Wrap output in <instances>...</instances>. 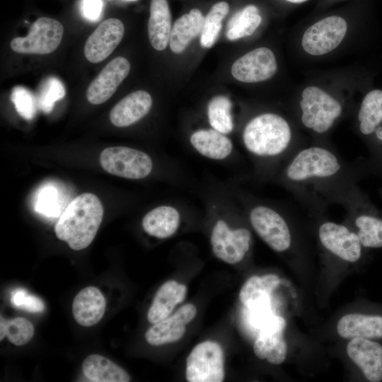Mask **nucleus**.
Masks as SVG:
<instances>
[{
  "mask_svg": "<svg viewBox=\"0 0 382 382\" xmlns=\"http://www.w3.org/2000/svg\"><path fill=\"white\" fill-rule=\"evenodd\" d=\"M347 212L364 248H382V215L357 184L339 202Z\"/></svg>",
  "mask_w": 382,
  "mask_h": 382,
  "instance_id": "4",
  "label": "nucleus"
},
{
  "mask_svg": "<svg viewBox=\"0 0 382 382\" xmlns=\"http://www.w3.org/2000/svg\"><path fill=\"white\" fill-rule=\"evenodd\" d=\"M243 143L246 151L255 158L268 163L280 164L299 148L293 129L282 116L265 112L253 117L245 126Z\"/></svg>",
  "mask_w": 382,
  "mask_h": 382,
  "instance_id": "2",
  "label": "nucleus"
},
{
  "mask_svg": "<svg viewBox=\"0 0 382 382\" xmlns=\"http://www.w3.org/2000/svg\"><path fill=\"white\" fill-rule=\"evenodd\" d=\"M318 238L329 253L347 262H355L361 255L362 245L357 233L345 224L321 220Z\"/></svg>",
  "mask_w": 382,
  "mask_h": 382,
  "instance_id": "10",
  "label": "nucleus"
},
{
  "mask_svg": "<svg viewBox=\"0 0 382 382\" xmlns=\"http://www.w3.org/2000/svg\"><path fill=\"white\" fill-rule=\"evenodd\" d=\"M82 371L94 382H128L130 376L122 367L99 354H91L83 361Z\"/></svg>",
  "mask_w": 382,
  "mask_h": 382,
  "instance_id": "26",
  "label": "nucleus"
},
{
  "mask_svg": "<svg viewBox=\"0 0 382 382\" xmlns=\"http://www.w3.org/2000/svg\"><path fill=\"white\" fill-rule=\"evenodd\" d=\"M129 71L130 64L126 58L117 57L112 59L88 86L86 91L88 101L93 105L107 101L128 76Z\"/></svg>",
  "mask_w": 382,
  "mask_h": 382,
  "instance_id": "16",
  "label": "nucleus"
},
{
  "mask_svg": "<svg viewBox=\"0 0 382 382\" xmlns=\"http://www.w3.org/2000/svg\"><path fill=\"white\" fill-rule=\"evenodd\" d=\"M99 160L106 172L127 179L144 178L153 168L146 153L127 146L108 147L100 153Z\"/></svg>",
  "mask_w": 382,
  "mask_h": 382,
  "instance_id": "8",
  "label": "nucleus"
},
{
  "mask_svg": "<svg viewBox=\"0 0 382 382\" xmlns=\"http://www.w3.org/2000/svg\"><path fill=\"white\" fill-rule=\"evenodd\" d=\"M105 304V297L98 288L86 287L74 299L72 303L74 318L81 326H93L103 318Z\"/></svg>",
  "mask_w": 382,
  "mask_h": 382,
  "instance_id": "19",
  "label": "nucleus"
},
{
  "mask_svg": "<svg viewBox=\"0 0 382 382\" xmlns=\"http://www.w3.org/2000/svg\"><path fill=\"white\" fill-rule=\"evenodd\" d=\"M151 106L152 98L148 92L142 90L132 92L112 108L110 122L118 127L130 126L146 116Z\"/></svg>",
  "mask_w": 382,
  "mask_h": 382,
  "instance_id": "18",
  "label": "nucleus"
},
{
  "mask_svg": "<svg viewBox=\"0 0 382 382\" xmlns=\"http://www.w3.org/2000/svg\"><path fill=\"white\" fill-rule=\"evenodd\" d=\"M231 103L224 96H217L212 98L207 106V116L212 129L229 134L233 129V122L231 114Z\"/></svg>",
  "mask_w": 382,
  "mask_h": 382,
  "instance_id": "31",
  "label": "nucleus"
},
{
  "mask_svg": "<svg viewBox=\"0 0 382 382\" xmlns=\"http://www.w3.org/2000/svg\"><path fill=\"white\" fill-rule=\"evenodd\" d=\"M103 8L102 0H82L81 11L82 16L91 21H96L100 18Z\"/></svg>",
  "mask_w": 382,
  "mask_h": 382,
  "instance_id": "38",
  "label": "nucleus"
},
{
  "mask_svg": "<svg viewBox=\"0 0 382 382\" xmlns=\"http://www.w3.org/2000/svg\"><path fill=\"white\" fill-rule=\"evenodd\" d=\"M192 147L202 156L212 160H223L231 155L233 143L226 134L214 129H199L190 139Z\"/></svg>",
  "mask_w": 382,
  "mask_h": 382,
  "instance_id": "22",
  "label": "nucleus"
},
{
  "mask_svg": "<svg viewBox=\"0 0 382 382\" xmlns=\"http://www.w3.org/2000/svg\"><path fill=\"white\" fill-rule=\"evenodd\" d=\"M347 30L346 21L337 16L323 18L303 33L302 47L311 55H323L335 49L342 41Z\"/></svg>",
  "mask_w": 382,
  "mask_h": 382,
  "instance_id": "12",
  "label": "nucleus"
},
{
  "mask_svg": "<svg viewBox=\"0 0 382 382\" xmlns=\"http://www.w3.org/2000/svg\"><path fill=\"white\" fill-rule=\"evenodd\" d=\"M125 27L121 21L108 18L103 21L88 37L84 55L91 63H98L114 51L121 42Z\"/></svg>",
  "mask_w": 382,
  "mask_h": 382,
  "instance_id": "15",
  "label": "nucleus"
},
{
  "mask_svg": "<svg viewBox=\"0 0 382 382\" xmlns=\"http://www.w3.org/2000/svg\"><path fill=\"white\" fill-rule=\"evenodd\" d=\"M210 241L214 255L228 264L240 262L249 251L251 233L245 227L231 228L222 219L217 220Z\"/></svg>",
  "mask_w": 382,
  "mask_h": 382,
  "instance_id": "11",
  "label": "nucleus"
},
{
  "mask_svg": "<svg viewBox=\"0 0 382 382\" xmlns=\"http://www.w3.org/2000/svg\"><path fill=\"white\" fill-rule=\"evenodd\" d=\"M262 22L259 9L248 5L235 13L226 24V37L230 40L251 35Z\"/></svg>",
  "mask_w": 382,
  "mask_h": 382,
  "instance_id": "29",
  "label": "nucleus"
},
{
  "mask_svg": "<svg viewBox=\"0 0 382 382\" xmlns=\"http://www.w3.org/2000/svg\"><path fill=\"white\" fill-rule=\"evenodd\" d=\"M359 130L367 139L382 124V90L374 89L366 94L357 114Z\"/></svg>",
  "mask_w": 382,
  "mask_h": 382,
  "instance_id": "28",
  "label": "nucleus"
},
{
  "mask_svg": "<svg viewBox=\"0 0 382 382\" xmlns=\"http://www.w3.org/2000/svg\"><path fill=\"white\" fill-rule=\"evenodd\" d=\"M229 6L225 1L215 4L204 18L200 34V45L204 48L212 47L216 42L222 28V21L228 14Z\"/></svg>",
  "mask_w": 382,
  "mask_h": 382,
  "instance_id": "32",
  "label": "nucleus"
},
{
  "mask_svg": "<svg viewBox=\"0 0 382 382\" xmlns=\"http://www.w3.org/2000/svg\"><path fill=\"white\" fill-rule=\"evenodd\" d=\"M34 335L32 323L23 317L6 320L1 316L0 340L6 337L9 342L16 346L27 344Z\"/></svg>",
  "mask_w": 382,
  "mask_h": 382,
  "instance_id": "33",
  "label": "nucleus"
},
{
  "mask_svg": "<svg viewBox=\"0 0 382 382\" xmlns=\"http://www.w3.org/2000/svg\"><path fill=\"white\" fill-rule=\"evenodd\" d=\"M11 100L18 114L25 120H32L36 113L37 99L26 88L17 86L11 92Z\"/></svg>",
  "mask_w": 382,
  "mask_h": 382,
  "instance_id": "35",
  "label": "nucleus"
},
{
  "mask_svg": "<svg viewBox=\"0 0 382 382\" xmlns=\"http://www.w3.org/2000/svg\"><path fill=\"white\" fill-rule=\"evenodd\" d=\"M59 193L52 185H46L38 192L35 210L47 216H58L61 212Z\"/></svg>",
  "mask_w": 382,
  "mask_h": 382,
  "instance_id": "36",
  "label": "nucleus"
},
{
  "mask_svg": "<svg viewBox=\"0 0 382 382\" xmlns=\"http://www.w3.org/2000/svg\"><path fill=\"white\" fill-rule=\"evenodd\" d=\"M357 167L322 144L299 147L282 165L280 183L312 214H323L359 178Z\"/></svg>",
  "mask_w": 382,
  "mask_h": 382,
  "instance_id": "1",
  "label": "nucleus"
},
{
  "mask_svg": "<svg viewBox=\"0 0 382 382\" xmlns=\"http://www.w3.org/2000/svg\"><path fill=\"white\" fill-rule=\"evenodd\" d=\"M185 377L189 382H221L224 380V353L213 341L197 344L186 360Z\"/></svg>",
  "mask_w": 382,
  "mask_h": 382,
  "instance_id": "7",
  "label": "nucleus"
},
{
  "mask_svg": "<svg viewBox=\"0 0 382 382\" xmlns=\"http://www.w3.org/2000/svg\"><path fill=\"white\" fill-rule=\"evenodd\" d=\"M103 217V207L93 194L74 198L55 225L57 237L75 250L87 248L93 241Z\"/></svg>",
  "mask_w": 382,
  "mask_h": 382,
  "instance_id": "3",
  "label": "nucleus"
},
{
  "mask_svg": "<svg viewBox=\"0 0 382 382\" xmlns=\"http://www.w3.org/2000/svg\"><path fill=\"white\" fill-rule=\"evenodd\" d=\"M289 2H291V3H295V4H299V3H302V2H304V1H306L308 0H286Z\"/></svg>",
  "mask_w": 382,
  "mask_h": 382,
  "instance_id": "39",
  "label": "nucleus"
},
{
  "mask_svg": "<svg viewBox=\"0 0 382 382\" xmlns=\"http://www.w3.org/2000/svg\"><path fill=\"white\" fill-rule=\"evenodd\" d=\"M349 359L369 381H382V346L364 338L352 339L347 346Z\"/></svg>",
  "mask_w": 382,
  "mask_h": 382,
  "instance_id": "17",
  "label": "nucleus"
},
{
  "mask_svg": "<svg viewBox=\"0 0 382 382\" xmlns=\"http://www.w3.org/2000/svg\"><path fill=\"white\" fill-rule=\"evenodd\" d=\"M127 1H137V0H127Z\"/></svg>",
  "mask_w": 382,
  "mask_h": 382,
  "instance_id": "40",
  "label": "nucleus"
},
{
  "mask_svg": "<svg viewBox=\"0 0 382 382\" xmlns=\"http://www.w3.org/2000/svg\"><path fill=\"white\" fill-rule=\"evenodd\" d=\"M280 283L279 277L274 274L262 277L253 276L248 279L241 287L239 299L248 308L254 302L264 297L270 296Z\"/></svg>",
  "mask_w": 382,
  "mask_h": 382,
  "instance_id": "30",
  "label": "nucleus"
},
{
  "mask_svg": "<svg viewBox=\"0 0 382 382\" xmlns=\"http://www.w3.org/2000/svg\"><path fill=\"white\" fill-rule=\"evenodd\" d=\"M186 293V286L175 280H169L163 284L149 308V322L154 324L168 317L175 307L184 301Z\"/></svg>",
  "mask_w": 382,
  "mask_h": 382,
  "instance_id": "21",
  "label": "nucleus"
},
{
  "mask_svg": "<svg viewBox=\"0 0 382 382\" xmlns=\"http://www.w3.org/2000/svg\"><path fill=\"white\" fill-rule=\"evenodd\" d=\"M277 65L274 53L267 47L256 48L234 62L231 74L238 81L256 83L272 78Z\"/></svg>",
  "mask_w": 382,
  "mask_h": 382,
  "instance_id": "14",
  "label": "nucleus"
},
{
  "mask_svg": "<svg viewBox=\"0 0 382 382\" xmlns=\"http://www.w3.org/2000/svg\"><path fill=\"white\" fill-rule=\"evenodd\" d=\"M338 335L345 339L382 338V316L349 313L337 323Z\"/></svg>",
  "mask_w": 382,
  "mask_h": 382,
  "instance_id": "20",
  "label": "nucleus"
},
{
  "mask_svg": "<svg viewBox=\"0 0 382 382\" xmlns=\"http://www.w3.org/2000/svg\"><path fill=\"white\" fill-rule=\"evenodd\" d=\"M204 21L202 12L197 8L192 9L177 19L170 32V50L176 54L183 52L190 42L201 33Z\"/></svg>",
  "mask_w": 382,
  "mask_h": 382,
  "instance_id": "25",
  "label": "nucleus"
},
{
  "mask_svg": "<svg viewBox=\"0 0 382 382\" xmlns=\"http://www.w3.org/2000/svg\"><path fill=\"white\" fill-rule=\"evenodd\" d=\"M171 29V13L167 0H151L148 34L155 50L162 51L166 48Z\"/></svg>",
  "mask_w": 382,
  "mask_h": 382,
  "instance_id": "23",
  "label": "nucleus"
},
{
  "mask_svg": "<svg viewBox=\"0 0 382 382\" xmlns=\"http://www.w3.org/2000/svg\"><path fill=\"white\" fill-rule=\"evenodd\" d=\"M286 321L279 316L271 315L258 328L253 344V352L260 359H267L272 364L284 362L287 345L283 337Z\"/></svg>",
  "mask_w": 382,
  "mask_h": 382,
  "instance_id": "13",
  "label": "nucleus"
},
{
  "mask_svg": "<svg viewBox=\"0 0 382 382\" xmlns=\"http://www.w3.org/2000/svg\"><path fill=\"white\" fill-rule=\"evenodd\" d=\"M187 324L176 311L172 316L154 323L145 333L146 340L153 346L178 342L184 336Z\"/></svg>",
  "mask_w": 382,
  "mask_h": 382,
  "instance_id": "27",
  "label": "nucleus"
},
{
  "mask_svg": "<svg viewBox=\"0 0 382 382\" xmlns=\"http://www.w3.org/2000/svg\"><path fill=\"white\" fill-rule=\"evenodd\" d=\"M11 302L13 306L30 313H40L45 309V303L40 298L29 294L23 289H17L11 293Z\"/></svg>",
  "mask_w": 382,
  "mask_h": 382,
  "instance_id": "37",
  "label": "nucleus"
},
{
  "mask_svg": "<svg viewBox=\"0 0 382 382\" xmlns=\"http://www.w3.org/2000/svg\"><path fill=\"white\" fill-rule=\"evenodd\" d=\"M66 92L62 81L55 76L47 77L40 83L37 95V107L44 112H50L54 103L65 96Z\"/></svg>",
  "mask_w": 382,
  "mask_h": 382,
  "instance_id": "34",
  "label": "nucleus"
},
{
  "mask_svg": "<svg viewBox=\"0 0 382 382\" xmlns=\"http://www.w3.org/2000/svg\"><path fill=\"white\" fill-rule=\"evenodd\" d=\"M299 105L302 125L316 134L327 133L343 112L340 101L316 86L303 91Z\"/></svg>",
  "mask_w": 382,
  "mask_h": 382,
  "instance_id": "6",
  "label": "nucleus"
},
{
  "mask_svg": "<svg viewBox=\"0 0 382 382\" xmlns=\"http://www.w3.org/2000/svg\"><path fill=\"white\" fill-rule=\"evenodd\" d=\"M248 219L259 237L277 253L289 250L293 235L285 215L278 208L256 202L248 209Z\"/></svg>",
  "mask_w": 382,
  "mask_h": 382,
  "instance_id": "5",
  "label": "nucleus"
},
{
  "mask_svg": "<svg viewBox=\"0 0 382 382\" xmlns=\"http://www.w3.org/2000/svg\"><path fill=\"white\" fill-rule=\"evenodd\" d=\"M180 223L178 210L172 206L162 205L151 209L144 216L142 227L150 236L166 238L175 233Z\"/></svg>",
  "mask_w": 382,
  "mask_h": 382,
  "instance_id": "24",
  "label": "nucleus"
},
{
  "mask_svg": "<svg viewBox=\"0 0 382 382\" xmlns=\"http://www.w3.org/2000/svg\"><path fill=\"white\" fill-rule=\"evenodd\" d=\"M63 34L64 27L59 21L41 17L31 25L26 36L13 38L10 47L20 54H50L59 46Z\"/></svg>",
  "mask_w": 382,
  "mask_h": 382,
  "instance_id": "9",
  "label": "nucleus"
}]
</instances>
